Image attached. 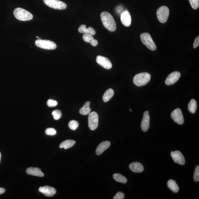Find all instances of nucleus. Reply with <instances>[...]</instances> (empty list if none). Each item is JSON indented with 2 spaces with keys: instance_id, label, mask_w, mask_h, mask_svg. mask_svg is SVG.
Returning <instances> with one entry per match:
<instances>
[{
  "instance_id": "obj_1",
  "label": "nucleus",
  "mask_w": 199,
  "mask_h": 199,
  "mask_svg": "<svg viewBox=\"0 0 199 199\" xmlns=\"http://www.w3.org/2000/svg\"><path fill=\"white\" fill-rule=\"evenodd\" d=\"M100 17L103 25L110 32H114L116 29V24L113 17L109 13L104 11L101 13Z\"/></svg>"
},
{
  "instance_id": "obj_2",
  "label": "nucleus",
  "mask_w": 199,
  "mask_h": 199,
  "mask_svg": "<svg viewBox=\"0 0 199 199\" xmlns=\"http://www.w3.org/2000/svg\"><path fill=\"white\" fill-rule=\"evenodd\" d=\"M150 79V74L147 72H142L135 75L133 78V82L138 87H142L148 84Z\"/></svg>"
},
{
  "instance_id": "obj_3",
  "label": "nucleus",
  "mask_w": 199,
  "mask_h": 199,
  "mask_svg": "<svg viewBox=\"0 0 199 199\" xmlns=\"http://www.w3.org/2000/svg\"><path fill=\"white\" fill-rule=\"evenodd\" d=\"M13 14L17 19L20 21H25L32 20L33 15L29 11L22 8H17L15 9Z\"/></svg>"
},
{
  "instance_id": "obj_4",
  "label": "nucleus",
  "mask_w": 199,
  "mask_h": 199,
  "mask_svg": "<svg viewBox=\"0 0 199 199\" xmlns=\"http://www.w3.org/2000/svg\"><path fill=\"white\" fill-rule=\"evenodd\" d=\"M140 38L142 42L151 51L155 50L157 49L156 46L150 34L147 32L141 34Z\"/></svg>"
},
{
  "instance_id": "obj_5",
  "label": "nucleus",
  "mask_w": 199,
  "mask_h": 199,
  "mask_svg": "<svg viewBox=\"0 0 199 199\" xmlns=\"http://www.w3.org/2000/svg\"><path fill=\"white\" fill-rule=\"evenodd\" d=\"M157 18L159 22L162 23L167 22L169 15V10L166 6H162L159 7L156 12Z\"/></svg>"
},
{
  "instance_id": "obj_6",
  "label": "nucleus",
  "mask_w": 199,
  "mask_h": 199,
  "mask_svg": "<svg viewBox=\"0 0 199 199\" xmlns=\"http://www.w3.org/2000/svg\"><path fill=\"white\" fill-rule=\"evenodd\" d=\"M35 44L37 46L46 49H54L57 47L56 44L54 42L48 40L38 39L36 40Z\"/></svg>"
},
{
  "instance_id": "obj_7",
  "label": "nucleus",
  "mask_w": 199,
  "mask_h": 199,
  "mask_svg": "<svg viewBox=\"0 0 199 199\" xmlns=\"http://www.w3.org/2000/svg\"><path fill=\"white\" fill-rule=\"evenodd\" d=\"M45 5L51 8L58 10H64L67 7L66 3L59 0H43Z\"/></svg>"
},
{
  "instance_id": "obj_8",
  "label": "nucleus",
  "mask_w": 199,
  "mask_h": 199,
  "mask_svg": "<svg viewBox=\"0 0 199 199\" xmlns=\"http://www.w3.org/2000/svg\"><path fill=\"white\" fill-rule=\"evenodd\" d=\"M99 116L97 113L93 112L90 113L88 117V125L90 129L95 130L98 126Z\"/></svg>"
},
{
  "instance_id": "obj_9",
  "label": "nucleus",
  "mask_w": 199,
  "mask_h": 199,
  "mask_svg": "<svg viewBox=\"0 0 199 199\" xmlns=\"http://www.w3.org/2000/svg\"><path fill=\"white\" fill-rule=\"evenodd\" d=\"M171 116L174 121L179 125H182L184 122L183 114L180 109H176L171 113Z\"/></svg>"
},
{
  "instance_id": "obj_10",
  "label": "nucleus",
  "mask_w": 199,
  "mask_h": 199,
  "mask_svg": "<svg viewBox=\"0 0 199 199\" xmlns=\"http://www.w3.org/2000/svg\"><path fill=\"white\" fill-rule=\"evenodd\" d=\"M181 76V74L178 71H175L171 73L168 76L165 81V83L167 85H173L179 80Z\"/></svg>"
},
{
  "instance_id": "obj_11",
  "label": "nucleus",
  "mask_w": 199,
  "mask_h": 199,
  "mask_svg": "<svg viewBox=\"0 0 199 199\" xmlns=\"http://www.w3.org/2000/svg\"><path fill=\"white\" fill-rule=\"evenodd\" d=\"M171 156L173 159L176 163L183 165L185 164V159L184 156L182 153L179 150H176L175 152L172 151L171 152Z\"/></svg>"
},
{
  "instance_id": "obj_12",
  "label": "nucleus",
  "mask_w": 199,
  "mask_h": 199,
  "mask_svg": "<svg viewBox=\"0 0 199 199\" xmlns=\"http://www.w3.org/2000/svg\"><path fill=\"white\" fill-rule=\"evenodd\" d=\"M96 62L99 65L106 69H110L112 67V63L106 57L99 55L97 57Z\"/></svg>"
},
{
  "instance_id": "obj_13",
  "label": "nucleus",
  "mask_w": 199,
  "mask_h": 199,
  "mask_svg": "<svg viewBox=\"0 0 199 199\" xmlns=\"http://www.w3.org/2000/svg\"><path fill=\"white\" fill-rule=\"evenodd\" d=\"M150 127V116L148 111H145L143 114V117L141 123L142 129L143 132L148 131Z\"/></svg>"
},
{
  "instance_id": "obj_14",
  "label": "nucleus",
  "mask_w": 199,
  "mask_h": 199,
  "mask_svg": "<svg viewBox=\"0 0 199 199\" xmlns=\"http://www.w3.org/2000/svg\"><path fill=\"white\" fill-rule=\"evenodd\" d=\"M39 191L47 197H52L56 193V190L55 188L48 185L40 187Z\"/></svg>"
},
{
  "instance_id": "obj_15",
  "label": "nucleus",
  "mask_w": 199,
  "mask_h": 199,
  "mask_svg": "<svg viewBox=\"0 0 199 199\" xmlns=\"http://www.w3.org/2000/svg\"><path fill=\"white\" fill-rule=\"evenodd\" d=\"M121 20L124 26L129 27L131 23V18L130 13L128 11H123L121 15Z\"/></svg>"
},
{
  "instance_id": "obj_16",
  "label": "nucleus",
  "mask_w": 199,
  "mask_h": 199,
  "mask_svg": "<svg viewBox=\"0 0 199 199\" xmlns=\"http://www.w3.org/2000/svg\"><path fill=\"white\" fill-rule=\"evenodd\" d=\"M111 143L108 141L103 142L97 146L96 149V154L98 155H100L108 149L110 146Z\"/></svg>"
},
{
  "instance_id": "obj_17",
  "label": "nucleus",
  "mask_w": 199,
  "mask_h": 199,
  "mask_svg": "<svg viewBox=\"0 0 199 199\" xmlns=\"http://www.w3.org/2000/svg\"><path fill=\"white\" fill-rule=\"evenodd\" d=\"M26 173L28 175L36 176L43 177L44 174L39 168L30 167L26 170Z\"/></svg>"
},
{
  "instance_id": "obj_18",
  "label": "nucleus",
  "mask_w": 199,
  "mask_h": 199,
  "mask_svg": "<svg viewBox=\"0 0 199 199\" xmlns=\"http://www.w3.org/2000/svg\"><path fill=\"white\" fill-rule=\"evenodd\" d=\"M129 167L131 171L135 173H141L144 170L142 164L139 162H135L130 163Z\"/></svg>"
},
{
  "instance_id": "obj_19",
  "label": "nucleus",
  "mask_w": 199,
  "mask_h": 199,
  "mask_svg": "<svg viewBox=\"0 0 199 199\" xmlns=\"http://www.w3.org/2000/svg\"><path fill=\"white\" fill-rule=\"evenodd\" d=\"M78 31L80 33L88 34L92 36L95 34V30L93 28L91 27L87 28L85 24L81 25L78 29Z\"/></svg>"
},
{
  "instance_id": "obj_20",
  "label": "nucleus",
  "mask_w": 199,
  "mask_h": 199,
  "mask_svg": "<svg viewBox=\"0 0 199 199\" xmlns=\"http://www.w3.org/2000/svg\"><path fill=\"white\" fill-rule=\"evenodd\" d=\"M167 186L173 191L175 193L178 192L179 188L176 182L174 180H169L167 183Z\"/></svg>"
},
{
  "instance_id": "obj_21",
  "label": "nucleus",
  "mask_w": 199,
  "mask_h": 199,
  "mask_svg": "<svg viewBox=\"0 0 199 199\" xmlns=\"http://www.w3.org/2000/svg\"><path fill=\"white\" fill-rule=\"evenodd\" d=\"M75 141L73 140H66L61 143L60 148H63L65 149H68L73 146L75 144Z\"/></svg>"
},
{
  "instance_id": "obj_22",
  "label": "nucleus",
  "mask_w": 199,
  "mask_h": 199,
  "mask_svg": "<svg viewBox=\"0 0 199 199\" xmlns=\"http://www.w3.org/2000/svg\"><path fill=\"white\" fill-rule=\"evenodd\" d=\"M90 102L87 101L79 110V113L83 115H87L91 112V109L90 108Z\"/></svg>"
},
{
  "instance_id": "obj_23",
  "label": "nucleus",
  "mask_w": 199,
  "mask_h": 199,
  "mask_svg": "<svg viewBox=\"0 0 199 199\" xmlns=\"http://www.w3.org/2000/svg\"><path fill=\"white\" fill-rule=\"evenodd\" d=\"M114 95V91L112 89L107 90L103 96V100L104 102H108L112 98Z\"/></svg>"
},
{
  "instance_id": "obj_24",
  "label": "nucleus",
  "mask_w": 199,
  "mask_h": 199,
  "mask_svg": "<svg viewBox=\"0 0 199 199\" xmlns=\"http://www.w3.org/2000/svg\"><path fill=\"white\" fill-rule=\"evenodd\" d=\"M197 108V102L194 99H191L188 104V110L191 113L194 114L196 112Z\"/></svg>"
},
{
  "instance_id": "obj_25",
  "label": "nucleus",
  "mask_w": 199,
  "mask_h": 199,
  "mask_svg": "<svg viewBox=\"0 0 199 199\" xmlns=\"http://www.w3.org/2000/svg\"><path fill=\"white\" fill-rule=\"evenodd\" d=\"M114 180L118 182L125 184L127 183V180L123 175L119 173H115L113 175Z\"/></svg>"
},
{
  "instance_id": "obj_26",
  "label": "nucleus",
  "mask_w": 199,
  "mask_h": 199,
  "mask_svg": "<svg viewBox=\"0 0 199 199\" xmlns=\"http://www.w3.org/2000/svg\"><path fill=\"white\" fill-rule=\"evenodd\" d=\"M79 125V123L75 120L71 121L68 124L69 127L71 129L73 130L77 129Z\"/></svg>"
},
{
  "instance_id": "obj_27",
  "label": "nucleus",
  "mask_w": 199,
  "mask_h": 199,
  "mask_svg": "<svg viewBox=\"0 0 199 199\" xmlns=\"http://www.w3.org/2000/svg\"><path fill=\"white\" fill-rule=\"evenodd\" d=\"M52 114L53 116V118L55 120L60 119L62 116V113L61 111L58 110L53 111Z\"/></svg>"
},
{
  "instance_id": "obj_28",
  "label": "nucleus",
  "mask_w": 199,
  "mask_h": 199,
  "mask_svg": "<svg viewBox=\"0 0 199 199\" xmlns=\"http://www.w3.org/2000/svg\"><path fill=\"white\" fill-rule=\"evenodd\" d=\"M83 39L85 42L90 43L94 40L92 36L88 34H84L83 36Z\"/></svg>"
},
{
  "instance_id": "obj_29",
  "label": "nucleus",
  "mask_w": 199,
  "mask_h": 199,
  "mask_svg": "<svg viewBox=\"0 0 199 199\" xmlns=\"http://www.w3.org/2000/svg\"><path fill=\"white\" fill-rule=\"evenodd\" d=\"M191 7L194 9H197L199 8V0H189Z\"/></svg>"
},
{
  "instance_id": "obj_30",
  "label": "nucleus",
  "mask_w": 199,
  "mask_h": 199,
  "mask_svg": "<svg viewBox=\"0 0 199 199\" xmlns=\"http://www.w3.org/2000/svg\"><path fill=\"white\" fill-rule=\"evenodd\" d=\"M194 180L196 182L199 181V166H197L195 169L194 175Z\"/></svg>"
},
{
  "instance_id": "obj_31",
  "label": "nucleus",
  "mask_w": 199,
  "mask_h": 199,
  "mask_svg": "<svg viewBox=\"0 0 199 199\" xmlns=\"http://www.w3.org/2000/svg\"><path fill=\"white\" fill-rule=\"evenodd\" d=\"M46 134L48 135H54L56 134L57 132L56 130L53 128H48L45 130Z\"/></svg>"
},
{
  "instance_id": "obj_32",
  "label": "nucleus",
  "mask_w": 199,
  "mask_h": 199,
  "mask_svg": "<svg viewBox=\"0 0 199 199\" xmlns=\"http://www.w3.org/2000/svg\"><path fill=\"white\" fill-rule=\"evenodd\" d=\"M47 104L49 107H54L58 104V102L53 100L49 99L47 101Z\"/></svg>"
},
{
  "instance_id": "obj_33",
  "label": "nucleus",
  "mask_w": 199,
  "mask_h": 199,
  "mask_svg": "<svg viewBox=\"0 0 199 199\" xmlns=\"http://www.w3.org/2000/svg\"><path fill=\"white\" fill-rule=\"evenodd\" d=\"M125 197V195L123 193L118 192L113 198V199H124Z\"/></svg>"
},
{
  "instance_id": "obj_34",
  "label": "nucleus",
  "mask_w": 199,
  "mask_h": 199,
  "mask_svg": "<svg viewBox=\"0 0 199 199\" xmlns=\"http://www.w3.org/2000/svg\"><path fill=\"white\" fill-rule=\"evenodd\" d=\"M199 45V37L198 36L196 39H195L194 44H193V47L194 49H196L198 47Z\"/></svg>"
},
{
  "instance_id": "obj_35",
  "label": "nucleus",
  "mask_w": 199,
  "mask_h": 199,
  "mask_svg": "<svg viewBox=\"0 0 199 199\" xmlns=\"http://www.w3.org/2000/svg\"><path fill=\"white\" fill-rule=\"evenodd\" d=\"M98 42L96 40H94L91 43V44L93 46H96L98 44Z\"/></svg>"
},
{
  "instance_id": "obj_36",
  "label": "nucleus",
  "mask_w": 199,
  "mask_h": 199,
  "mask_svg": "<svg viewBox=\"0 0 199 199\" xmlns=\"http://www.w3.org/2000/svg\"><path fill=\"white\" fill-rule=\"evenodd\" d=\"M5 188L0 187V195L3 194L5 192Z\"/></svg>"
},
{
  "instance_id": "obj_37",
  "label": "nucleus",
  "mask_w": 199,
  "mask_h": 199,
  "mask_svg": "<svg viewBox=\"0 0 199 199\" xmlns=\"http://www.w3.org/2000/svg\"><path fill=\"white\" fill-rule=\"evenodd\" d=\"M1 152H0V162H1Z\"/></svg>"
}]
</instances>
